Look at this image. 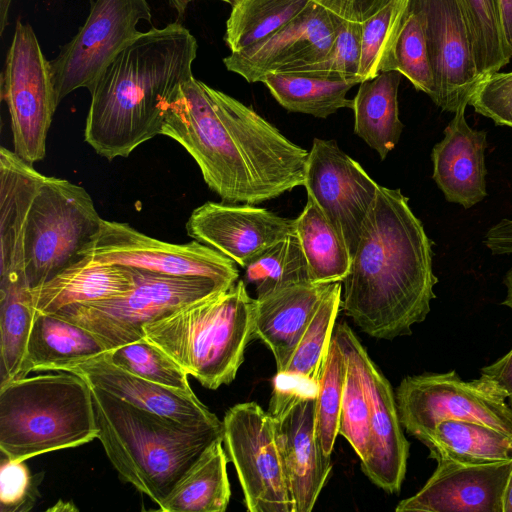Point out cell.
<instances>
[{
    "label": "cell",
    "instance_id": "1",
    "mask_svg": "<svg viewBox=\"0 0 512 512\" xmlns=\"http://www.w3.org/2000/svg\"><path fill=\"white\" fill-rule=\"evenodd\" d=\"M160 135L192 156L223 202L254 205L304 184L309 151L252 108L194 76L170 104Z\"/></svg>",
    "mask_w": 512,
    "mask_h": 512
},
{
    "label": "cell",
    "instance_id": "2",
    "mask_svg": "<svg viewBox=\"0 0 512 512\" xmlns=\"http://www.w3.org/2000/svg\"><path fill=\"white\" fill-rule=\"evenodd\" d=\"M432 256V242L408 198L379 185L343 281L346 315L374 338L410 335L436 298Z\"/></svg>",
    "mask_w": 512,
    "mask_h": 512
},
{
    "label": "cell",
    "instance_id": "3",
    "mask_svg": "<svg viewBox=\"0 0 512 512\" xmlns=\"http://www.w3.org/2000/svg\"><path fill=\"white\" fill-rule=\"evenodd\" d=\"M197 49L194 35L177 21L142 32L89 91L85 141L113 160L159 135L170 104L193 77Z\"/></svg>",
    "mask_w": 512,
    "mask_h": 512
},
{
    "label": "cell",
    "instance_id": "4",
    "mask_svg": "<svg viewBox=\"0 0 512 512\" xmlns=\"http://www.w3.org/2000/svg\"><path fill=\"white\" fill-rule=\"evenodd\" d=\"M98 439L120 478L159 505L213 443L223 421L186 424L91 386Z\"/></svg>",
    "mask_w": 512,
    "mask_h": 512
},
{
    "label": "cell",
    "instance_id": "5",
    "mask_svg": "<svg viewBox=\"0 0 512 512\" xmlns=\"http://www.w3.org/2000/svg\"><path fill=\"white\" fill-rule=\"evenodd\" d=\"M256 298L246 283L190 303L144 326V338L166 352L181 368L215 390L232 382L254 338Z\"/></svg>",
    "mask_w": 512,
    "mask_h": 512
},
{
    "label": "cell",
    "instance_id": "6",
    "mask_svg": "<svg viewBox=\"0 0 512 512\" xmlns=\"http://www.w3.org/2000/svg\"><path fill=\"white\" fill-rule=\"evenodd\" d=\"M91 387L66 371L0 386V450L11 460L74 448L98 438Z\"/></svg>",
    "mask_w": 512,
    "mask_h": 512
},
{
    "label": "cell",
    "instance_id": "7",
    "mask_svg": "<svg viewBox=\"0 0 512 512\" xmlns=\"http://www.w3.org/2000/svg\"><path fill=\"white\" fill-rule=\"evenodd\" d=\"M135 285L110 299L72 304L56 315L90 331L106 352L144 338V326L226 285L201 276H174L130 267Z\"/></svg>",
    "mask_w": 512,
    "mask_h": 512
},
{
    "label": "cell",
    "instance_id": "8",
    "mask_svg": "<svg viewBox=\"0 0 512 512\" xmlns=\"http://www.w3.org/2000/svg\"><path fill=\"white\" fill-rule=\"evenodd\" d=\"M90 194L66 179L44 176L30 207L25 232V272L31 288L81 259L100 230Z\"/></svg>",
    "mask_w": 512,
    "mask_h": 512
},
{
    "label": "cell",
    "instance_id": "9",
    "mask_svg": "<svg viewBox=\"0 0 512 512\" xmlns=\"http://www.w3.org/2000/svg\"><path fill=\"white\" fill-rule=\"evenodd\" d=\"M395 398L402 427L419 441L445 420L477 422L512 436V406L482 375L470 381L455 370L407 376Z\"/></svg>",
    "mask_w": 512,
    "mask_h": 512
},
{
    "label": "cell",
    "instance_id": "10",
    "mask_svg": "<svg viewBox=\"0 0 512 512\" xmlns=\"http://www.w3.org/2000/svg\"><path fill=\"white\" fill-rule=\"evenodd\" d=\"M1 99L6 103L13 147L33 164L46 154V141L58 106L51 75L30 24L17 20L0 77Z\"/></svg>",
    "mask_w": 512,
    "mask_h": 512
},
{
    "label": "cell",
    "instance_id": "11",
    "mask_svg": "<svg viewBox=\"0 0 512 512\" xmlns=\"http://www.w3.org/2000/svg\"><path fill=\"white\" fill-rule=\"evenodd\" d=\"M151 22L147 0H91L84 24L49 61L56 101L79 88L89 91L115 57L142 32L140 21Z\"/></svg>",
    "mask_w": 512,
    "mask_h": 512
},
{
    "label": "cell",
    "instance_id": "12",
    "mask_svg": "<svg viewBox=\"0 0 512 512\" xmlns=\"http://www.w3.org/2000/svg\"><path fill=\"white\" fill-rule=\"evenodd\" d=\"M317 385L273 379L269 403L275 438L281 456L294 512H310L332 470L318 445L315 432Z\"/></svg>",
    "mask_w": 512,
    "mask_h": 512
},
{
    "label": "cell",
    "instance_id": "13",
    "mask_svg": "<svg viewBox=\"0 0 512 512\" xmlns=\"http://www.w3.org/2000/svg\"><path fill=\"white\" fill-rule=\"evenodd\" d=\"M223 442L250 512H294L273 420L256 402L232 406L223 419Z\"/></svg>",
    "mask_w": 512,
    "mask_h": 512
},
{
    "label": "cell",
    "instance_id": "14",
    "mask_svg": "<svg viewBox=\"0 0 512 512\" xmlns=\"http://www.w3.org/2000/svg\"><path fill=\"white\" fill-rule=\"evenodd\" d=\"M81 258L167 275L208 277L226 285L239 280L236 263L205 244L196 240L169 243L141 233L128 223L104 219Z\"/></svg>",
    "mask_w": 512,
    "mask_h": 512
},
{
    "label": "cell",
    "instance_id": "15",
    "mask_svg": "<svg viewBox=\"0 0 512 512\" xmlns=\"http://www.w3.org/2000/svg\"><path fill=\"white\" fill-rule=\"evenodd\" d=\"M303 186L353 257L379 185L335 140L314 138Z\"/></svg>",
    "mask_w": 512,
    "mask_h": 512
},
{
    "label": "cell",
    "instance_id": "16",
    "mask_svg": "<svg viewBox=\"0 0 512 512\" xmlns=\"http://www.w3.org/2000/svg\"><path fill=\"white\" fill-rule=\"evenodd\" d=\"M333 336L358 369L370 409L371 453L361 462L364 474L388 493L400 491L406 474L409 442L399 419L395 394L353 330L341 323Z\"/></svg>",
    "mask_w": 512,
    "mask_h": 512
},
{
    "label": "cell",
    "instance_id": "17",
    "mask_svg": "<svg viewBox=\"0 0 512 512\" xmlns=\"http://www.w3.org/2000/svg\"><path fill=\"white\" fill-rule=\"evenodd\" d=\"M422 20L433 71L432 101L455 113L467 106L482 82L475 66L469 28L459 0H409Z\"/></svg>",
    "mask_w": 512,
    "mask_h": 512
},
{
    "label": "cell",
    "instance_id": "18",
    "mask_svg": "<svg viewBox=\"0 0 512 512\" xmlns=\"http://www.w3.org/2000/svg\"><path fill=\"white\" fill-rule=\"evenodd\" d=\"M335 14L310 1L294 19L263 41L223 59L227 70L247 82L271 73L291 72L323 60L335 38Z\"/></svg>",
    "mask_w": 512,
    "mask_h": 512
},
{
    "label": "cell",
    "instance_id": "19",
    "mask_svg": "<svg viewBox=\"0 0 512 512\" xmlns=\"http://www.w3.org/2000/svg\"><path fill=\"white\" fill-rule=\"evenodd\" d=\"M189 237L245 268L267 248L296 234L295 219L252 204L207 201L186 222Z\"/></svg>",
    "mask_w": 512,
    "mask_h": 512
},
{
    "label": "cell",
    "instance_id": "20",
    "mask_svg": "<svg viewBox=\"0 0 512 512\" xmlns=\"http://www.w3.org/2000/svg\"><path fill=\"white\" fill-rule=\"evenodd\" d=\"M512 461L485 465L437 462L425 485L396 512H503Z\"/></svg>",
    "mask_w": 512,
    "mask_h": 512
},
{
    "label": "cell",
    "instance_id": "21",
    "mask_svg": "<svg viewBox=\"0 0 512 512\" xmlns=\"http://www.w3.org/2000/svg\"><path fill=\"white\" fill-rule=\"evenodd\" d=\"M105 353V352H104ZM70 364L61 371L75 373L89 385L139 408L186 424L216 423L218 417L194 394L131 374L112 364L105 355Z\"/></svg>",
    "mask_w": 512,
    "mask_h": 512
},
{
    "label": "cell",
    "instance_id": "22",
    "mask_svg": "<svg viewBox=\"0 0 512 512\" xmlns=\"http://www.w3.org/2000/svg\"><path fill=\"white\" fill-rule=\"evenodd\" d=\"M460 107L432 149V177L448 202L470 208L487 196L485 130L471 128Z\"/></svg>",
    "mask_w": 512,
    "mask_h": 512
},
{
    "label": "cell",
    "instance_id": "23",
    "mask_svg": "<svg viewBox=\"0 0 512 512\" xmlns=\"http://www.w3.org/2000/svg\"><path fill=\"white\" fill-rule=\"evenodd\" d=\"M327 286L295 284L256 298L254 337L271 350L277 373L290 362Z\"/></svg>",
    "mask_w": 512,
    "mask_h": 512
},
{
    "label": "cell",
    "instance_id": "24",
    "mask_svg": "<svg viewBox=\"0 0 512 512\" xmlns=\"http://www.w3.org/2000/svg\"><path fill=\"white\" fill-rule=\"evenodd\" d=\"M44 176L14 150L0 148V276L25 272L26 225Z\"/></svg>",
    "mask_w": 512,
    "mask_h": 512
},
{
    "label": "cell",
    "instance_id": "25",
    "mask_svg": "<svg viewBox=\"0 0 512 512\" xmlns=\"http://www.w3.org/2000/svg\"><path fill=\"white\" fill-rule=\"evenodd\" d=\"M134 285L130 267L91 263L81 258L31 292L36 313H56L68 305L123 295Z\"/></svg>",
    "mask_w": 512,
    "mask_h": 512
},
{
    "label": "cell",
    "instance_id": "26",
    "mask_svg": "<svg viewBox=\"0 0 512 512\" xmlns=\"http://www.w3.org/2000/svg\"><path fill=\"white\" fill-rule=\"evenodd\" d=\"M104 352L101 342L85 328L54 313H36L18 378L35 371H61Z\"/></svg>",
    "mask_w": 512,
    "mask_h": 512
},
{
    "label": "cell",
    "instance_id": "27",
    "mask_svg": "<svg viewBox=\"0 0 512 512\" xmlns=\"http://www.w3.org/2000/svg\"><path fill=\"white\" fill-rule=\"evenodd\" d=\"M420 441L437 462L485 465L512 461V436L477 422L445 420Z\"/></svg>",
    "mask_w": 512,
    "mask_h": 512
},
{
    "label": "cell",
    "instance_id": "28",
    "mask_svg": "<svg viewBox=\"0 0 512 512\" xmlns=\"http://www.w3.org/2000/svg\"><path fill=\"white\" fill-rule=\"evenodd\" d=\"M401 74L386 71L362 81L353 99L354 133L385 159L397 145L403 124L399 119Z\"/></svg>",
    "mask_w": 512,
    "mask_h": 512
},
{
    "label": "cell",
    "instance_id": "29",
    "mask_svg": "<svg viewBox=\"0 0 512 512\" xmlns=\"http://www.w3.org/2000/svg\"><path fill=\"white\" fill-rule=\"evenodd\" d=\"M223 440L209 446L158 505L163 512H224L231 490Z\"/></svg>",
    "mask_w": 512,
    "mask_h": 512
},
{
    "label": "cell",
    "instance_id": "30",
    "mask_svg": "<svg viewBox=\"0 0 512 512\" xmlns=\"http://www.w3.org/2000/svg\"><path fill=\"white\" fill-rule=\"evenodd\" d=\"M26 273L0 276V386L19 377L35 320Z\"/></svg>",
    "mask_w": 512,
    "mask_h": 512
},
{
    "label": "cell",
    "instance_id": "31",
    "mask_svg": "<svg viewBox=\"0 0 512 512\" xmlns=\"http://www.w3.org/2000/svg\"><path fill=\"white\" fill-rule=\"evenodd\" d=\"M262 83L286 110L327 118L341 108H353V100L346 95L359 82L305 72H280L266 75Z\"/></svg>",
    "mask_w": 512,
    "mask_h": 512
},
{
    "label": "cell",
    "instance_id": "32",
    "mask_svg": "<svg viewBox=\"0 0 512 512\" xmlns=\"http://www.w3.org/2000/svg\"><path fill=\"white\" fill-rule=\"evenodd\" d=\"M295 228L310 281L319 284L343 282L352 257L334 227L308 196L303 211L295 218Z\"/></svg>",
    "mask_w": 512,
    "mask_h": 512
},
{
    "label": "cell",
    "instance_id": "33",
    "mask_svg": "<svg viewBox=\"0 0 512 512\" xmlns=\"http://www.w3.org/2000/svg\"><path fill=\"white\" fill-rule=\"evenodd\" d=\"M340 282L328 284L282 377L317 385L331 343L335 321L342 305Z\"/></svg>",
    "mask_w": 512,
    "mask_h": 512
},
{
    "label": "cell",
    "instance_id": "34",
    "mask_svg": "<svg viewBox=\"0 0 512 512\" xmlns=\"http://www.w3.org/2000/svg\"><path fill=\"white\" fill-rule=\"evenodd\" d=\"M310 0H240L226 21L224 41L231 52L253 46L294 19Z\"/></svg>",
    "mask_w": 512,
    "mask_h": 512
},
{
    "label": "cell",
    "instance_id": "35",
    "mask_svg": "<svg viewBox=\"0 0 512 512\" xmlns=\"http://www.w3.org/2000/svg\"><path fill=\"white\" fill-rule=\"evenodd\" d=\"M244 269V282L255 286L257 298L291 285L311 282L296 234L288 235L267 248Z\"/></svg>",
    "mask_w": 512,
    "mask_h": 512
},
{
    "label": "cell",
    "instance_id": "36",
    "mask_svg": "<svg viewBox=\"0 0 512 512\" xmlns=\"http://www.w3.org/2000/svg\"><path fill=\"white\" fill-rule=\"evenodd\" d=\"M472 43L477 73L483 81L507 65L512 53L503 38L499 0H459Z\"/></svg>",
    "mask_w": 512,
    "mask_h": 512
},
{
    "label": "cell",
    "instance_id": "37",
    "mask_svg": "<svg viewBox=\"0 0 512 512\" xmlns=\"http://www.w3.org/2000/svg\"><path fill=\"white\" fill-rule=\"evenodd\" d=\"M347 375V359L332 336L318 380L315 399V432L322 454L331 458L339 429L341 404Z\"/></svg>",
    "mask_w": 512,
    "mask_h": 512
},
{
    "label": "cell",
    "instance_id": "38",
    "mask_svg": "<svg viewBox=\"0 0 512 512\" xmlns=\"http://www.w3.org/2000/svg\"><path fill=\"white\" fill-rule=\"evenodd\" d=\"M409 0H392L362 23L361 56L358 77L362 81L391 71L395 43Z\"/></svg>",
    "mask_w": 512,
    "mask_h": 512
},
{
    "label": "cell",
    "instance_id": "39",
    "mask_svg": "<svg viewBox=\"0 0 512 512\" xmlns=\"http://www.w3.org/2000/svg\"><path fill=\"white\" fill-rule=\"evenodd\" d=\"M115 366L164 386L191 391L188 374L161 348L145 338L104 353Z\"/></svg>",
    "mask_w": 512,
    "mask_h": 512
},
{
    "label": "cell",
    "instance_id": "40",
    "mask_svg": "<svg viewBox=\"0 0 512 512\" xmlns=\"http://www.w3.org/2000/svg\"><path fill=\"white\" fill-rule=\"evenodd\" d=\"M391 71L404 75L415 89L431 99L434 97V77L423 23L419 15L409 8L394 46Z\"/></svg>",
    "mask_w": 512,
    "mask_h": 512
},
{
    "label": "cell",
    "instance_id": "41",
    "mask_svg": "<svg viewBox=\"0 0 512 512\" xmlns=\"http://www.w3.org/2000/svg\"><path fill=\"white\" fill-rule=\"evenodd\" d=\"M344 354L347 359V375L338 433L350 443L361 462H364L371 453L370 409L356 364L350 356Z\"/></svg>",
    "mask_w": 512,
    "mask_h": 512
},
{
    "label": "cell",
    "instance_id": "42",
    "mask_svg": "<svg viewBox=\"0 0 512 512\" xmlns=\"http://www.w3.org/2000/svg\"><path fill=\"white\" fill-rule=\"evenodd\" d=\"M362 23L340 17L336 20L335 38L328 55L321 61L303 66L291 72H305L317 75L356 80L361 56Z\"/></svg>",
    "mask_w": 512,
    "mask_h": 512
},
{
    "label": "cell",
    "instance_id": "43",
    "mask_svg": "<svg viewBox=\"0 0 512 512\" xmlns=\"http://www.w3.org/2000/svg\"><path fill=\"white\" fill-rule=\"evenodd\" d=\"M1 455L0 512H28L40 496L38 486L44 474L32 475L25 461Z\"/></svg>",
    "mask_w": 512,
    "mask_h": 512
},
{
    "label": "cell",
    "instance_id": "44",
    "mask_svg": "<svg viewBox=\"0 0 512 512\" xmlns=\"http://www.w3.org/2000/svg\"><path fill=\"white\" fill-rule=\"evenodd\" d=\"M468 105L496 125L512 127V71L495 72L484 79Z\"/></svg>",
    "mask_w": 512,
    "mask_h": 512
},
{
    "label": "cell",
    "instance_id": "45",
    "mask_svg": "<svg viewBox=\"0 0 512 512\" xmlns=\"http://www.w3.org/2000/svg\"><path fill=\"white\" fill-rule=\"evenodd\" d=\"M336 16L357 23L383 9L392 0H310Z\"/></svg>",
    "mask_w": 512,
    "mask_h": 512
},
{
    "label": "cell",
    "instance_id": "46",
    "mask_svg": "<svg viewBox=\"0 0 512 512\" xmlns=\"http://www.w3.org/2000/svg\"><path fill=\"white\" fill-rule=\"evenodd\" d=\"M480 375L492 380L506 395L512 406V349L480 370Z\"/></svg>",
    "mask_w": 512,
    "mask_h": 512
},
{
    "label": "cell",
    "instance_id": "47",
    "mask_svg": "<svg viewBox=\"0 0 512 512\" xmlns=\"http://www.w3.org/2000/svg\"><path fill=\"white\" fill-rule=\"evenodd\" d=\"M483 243L494 255L512 254V219H502L489 228Z\"/></svg>",
    "mask_w": 512,
    "mask_h": 512
},
{
    "label": "cell",
    "instance_id": "48",
    "mask_svg": "<svg viewBox=\"0 0 512 512\" xmlns=\"http://www.w3.org/2000/svg\"><path fill=\"white\" fill-rule=\"evenodd\" d=\"M503 38L512 53V0H499Z\"/></svg>",
    "mask_w": 512,
    "mask_h": 512
},
{
    "label": "cell",
    "instance_id": "49",
    "mask_svg": "<svg viewBox=\"0 0 512 512\" xmlns=\"http://www.w3.org/2000/svg\"><path fill=\"white\" fill-rule=\"evenodd\" d=\"M503 512H512V468L504 490Z\"/></svg>",
    "mask_w": 512,
    "mask_h": 512
},
{
    "label": "cell",
    "instance_id": "50",
    "mask_svg": "<svg viewBox=\"0 0 512 512\" xmlns=\"http://www.w3.org/2000/svg\"><path fill=\"white\" fill-rule=\"evenodd\" d=\"M503 283L506 287L507 293L501 304L508 307L512 311V268L505 274Z\"/></svg>",
    "mask_w": 512,
    "mask_h": 512
},
{
    "label": "cell",
    "instance_id": "51",
    "mask_svg": "<svg viewBox=\"0 0 512 512\" xmlns=\"http://www.w3.org/2000/svg\"><path fill=\"white\" fill-rule=\"evenodd\" d=\"M12 0H0V35L5 31L8 24V14Z\"/></svg>",
    "mask_w": 512,
    "mask_h": 512
},
{
    "label": "cell",
    "instance_id": "52",
    "mask_svg": "<svg viewBox=\"0 0 512 512\" xmlns=\"http://www.w3.org/2000/svg\"><path fill=\"white\" fill-rule=\"evenodd\" d=\"M170 6L175 9L179 17H183L191 0H168Z\"/></svg>",
    "mask_w": 512,
    "mask_h": 512
},
{
    "label": "cell",
    "instance_id": "53",
    "mask_svg": "<svg viewBox=\"0 0 512 512\" xmlns=\"http://www.w3.org/2000/svg\"><path fill=\"white\" fill-rule=\"evenodd\" d=\"M47 511H78V509L71 502H62L59 500L53 507Z\"/></svg>",
    "mask_w": 512,
    "mask_h": 512
},
{
    "label": "cell",
    "instance_id": "54",
    "mask_svg": "<svg viewBox=\"0 0 512 512\" xmlns=\"http://www.w3.org/2000/svg\"><path fill=\"white\" fill-rule=\"evenodd\" d=\"M191 1H193V0H191ZM220 1L226 2V3L230 4L231 6H233L236 3H238L240 0H220Z\"/></svg>",
    "mask_w": 512,
    "mask_h": 512
}]
</instances>
